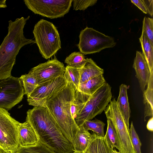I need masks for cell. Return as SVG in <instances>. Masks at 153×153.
Instances as JSON below:
<instances>
[{"mask_svg":"<svg viewBox=\"0 0 153 153\" xmlns=\"http://www.w3.org/2000/svg\"><path fill=\"white\" fill-rule=\"evenodd\" d=\"M27 114L26 120L34 129L40 143L55 153L75 151L73 145L46 108L34 106Z\"/></svg>","mask_w":153,"mask_h":153,"instance_id":"6da1fadb","label":"cell"},{"mask_svg":"<svg viewBox=\"0 0 153 153\" xmlns=\"http://www.w3.org/2000/svg\"><path fill=\"white\" fill-rule=\"evenodd\" d=\"M30 17H22L15 21H9L8 33L0 46V80L11 76L16 59L24 46L36 43L35 40L26 38L23 29Z\"/></svg>","mask_w":153,"mask_h":153,"instance_id":"7a4b0ae2","label":"cell"},{"mask_svg":"<svg viewBox=\"0 0 153 153\" xmlns=\"http://www.w3.org/2000/svg\"><path fill=\"white\" fill-rule=\"evenodd\" d=\"M76 90L72 83L67 82L62 89L48 101L45 107L73 146L79 129L70 110Z\"/></svg>","mask_w":153,"mask_h":153,"instance_id":"3957f363","label":"cell"},{"mask_svg":"<svg viewBox=\"0 0 153 153\" xmlns=\"http://www.w3.org/2000/svg\"><path fill=\"white\" fill-rule=\"evenodd\" d=\"M33 33L40 53L45 59L55 55L61 48L59 32L52 23L41 19L35 25Z\"/></svg>","mask_w":153,"mask_h":153,"instance_id":"277c9868","label":"cell"},{"mask_svg":"<svg viewBox=\"0 0 153 153\" xmlns=\"http://www.w3.org/2000/svg\"><path fill=\"white\" fill-rule=\"evenodd\" d=\"M112 98L111 87L106 82L90 97L80 112L74 119L78 127L83 125L86 121L90 120L100 114Z\"/></svg>","mask_w":153,"mask_h":153,"instance_id":"5b68a950","label":"cell"},{"mask_svg":"<svg viewBox=\"0 0 153 153\" xmlns=\"http://www.w3.org/2000/svg\"><path fill=\"white\" fill-rule=\"evenodd\" d=\"M107 119L112 122L115 128L120 153H135L133 148L128 127L121 114L116 100H111L104 111Z\"/></svg>","mask_w":153,"mask_h":153,"instance_id":"8992f818","label":"cell"},{"mask_svg":"<svg viewBox=\"0 0 153 153\" xmlns=\"http://www.w3.org/2000/svg\"><path fill=\"white\" fill-rule=\"evenodd\" d=\"M77 46L84 55L99 52L103 49L114 47L116 43L114 39L94 29L86 27L79 35Z\"/></svg>","mask_w":153,"mask_h":153,"instance_id":"52a82bcc","label":"cell"},{"mask_svg":"<svg viewBox=\"0 0 153 153\" xmlns=\"http://www.w3.org/2000/svg\"><path fill=\"white\" fill-rule=\"evenodd\" d=\"M19 123L7 110L0 108V148L5 153H15L19 148L18 128Z\"/></svg>","mask_w":153,"mask_h":153,"instance_id":"ba28073f","label":"cell"},{"mask_svg":"<svg viewBox=\"0 0 153 153\" xmlns=\"http://www.w3.org/2000/svg\"><path fill=\"white\" fill-rule=\"evenodd\" d=\"M28 9L35 14L51 19L63 16L68 13L73 0H24Z\"/></svg>","mask_w":153,"mask_h":153,"instance_id":"9c48e42d","label":"cell"},{"mask_svg":"<svg viewBox=\"0 0 153 153\" xmlns=\"http://www.w3.org/2000/svg\"><path fill=\"white\" fill-rule=\"evenodd\" d=\"M25 94L19 78L11 76L0 80V108L10 110L22 100Z\"/></svg>","mask_w":153,"mask_h":153,"instance_id":"30bf717a","label":"cell"},{"mask_svg":"<svg viewBox=\"0 0 153 153\" xmlns=\"http://www.w3.org/2000/svg\"><path fill=\"white\" fill-rule=\"evenodd\" d=\"M67 83L62 76L39 85L27 97L28 104L34 107L45 108L48 101L62 89Z\"/></svg>","mask_w":153,"mask_h":153,"instance_id":"8fae6325","label":"cell"},{"mask_svg":"<svg viewBox=\"0 0 153 153\" xmlns=\"http://www.w3.org/2000/svg\"><path fill=\"white\" fill-rule=\"evenodd\" d=\"M65 70L64 64L55 57L54 59L32 68L29 72L35 77L39 85L64 76Z\"/></svg>","mask_w":153,"mask_h":153,"instance_id":"7c38bea8","label":"cell"},{"mask_svg":"<svg viewBox=\"0 0 153 153\" xmlns=\"http://www.w3.org/2000/svg\"><path fill=\"white\" fill-rule=\"evenodd\" d=\"M133 67L136 72L141 90L143 92L145 87L147 85L151 74L148 65L144 56L140 52L136 51Z\"/></svg>","mask_w":153,"mask_h":153,"instance_id":"4fadbf2b","label":"cell"},{"mask_svg":"<svg viewBox=\"0 0 153 153\" xmlns=\"http://www.w3.org/2000/svg\"><path fill=\"white\" fill-rule=\"evenodd\" d=\"M18 131L19 147L34 146L39 142L35 131L27 121L22 123H20Z\"/></svg>","mask_w":153,"mask_h":153,"instance_id":"5bb4252c","label":"cell"},{"mask_svg":"<svg viewBox=\"0 0 153 153\" xmlns=\"http://www.w3.org/2000/svg\"><path fill=\"white\" fill-rule=\"evenodd\" d=\"M84 153H112L113 149L104 137H100L94 132Z\"/></svg>","mask_w":153,"mask_h":153,"instance_id":"9a60e30c","label":"cell"},{"mask_svg":"<svg viewBox=\"0 0 153 153\" xmlns=\"http://www.w3.org/2000/svg\"><path fill=\"white\" fill-rule=\"evenodd\" d=\"M80 69L81 75L79 84L103 75L104 72V70L98 66L91 58L86 59L84 65Z\"/></svg>","mask_w":153,"mask_h":153,"instance_id":"2e32d148","label":"cell"},{"mask_svg":"<svg viewBox=\"0 0 153 153\" xmlns=\"http://www.w3.org/2000/svg\"><path fill=\"white\" fill-rule=\"evenodd\" d=\"M128 87L124 84H121L120 86L119 95L116 102L121 114L127 126L129 127V120L131 111L127 93Z\"/></svg>","mask_w":153,"mask_h":153,"instance_id":"e0dca14e","label":"cell"},{"mask_svg":"<svg viewBox=\"0 0 153 153\" xmlns=\"http://www.w3.org/2000/svg\"><path fill=\"white\" fill-rule=\"evenodd\" d=\"M106 81L103 75H100L79 84L77 90L86 94L91 96Z\"/></svg>","mask_w":153,"mask_h":153,"instance_id":"ac0fdd59","label":"cell"},{"mask_svg":"<svg viewBox=\"0 0 153 153\" xmlns=\"http://www.w3.org/2000/svg\"><path fill=\"white\" fill-rule=\"evenodd\" d=\"M75 138L73 146L75 151L84 152L91 139L92 134L84 128L83 125L79 127Z\"/></svg>","mask_w":153,"mask_h":153,"instance_id":"d6986e66","label":"cell"},{"mask_svg":"<svg viewBox=\"0 0 153 153\" xmlns=\"http://www.w3.org/2000/svg\"><path fill=\"white\" fill-rule=\"evenodd\" d=\"M143 92V101L145 105L144 120L148 117H153V73L151 76L147 87Z\"/></svg>","mask_w":153,"mask_h":153,"instance_id":"ffe728a7","label":"cell"},{"mask_svg":"<svg viewBox=\"0 0 153 153\" xmlns=\"http://www.w3.org/2000/svg\"><path fill=\"white\" fill-rule=\"evenodd\" d=\"M142 50V54L148 65L151 73H153V45L146 37L144 32L139 38Z\"/></svg>","mask_w":153,"mask_h":153,"instance_id":"44dd1931","label":"cell"},{"mask_svg":"<svg viewBox=\"0 0 153 153\" xmlns=\"http://www.w3.org/2000/svg\"><path fill=\"white\" fill-rule=\"evenodd\" d=\"M91 96L76 90L74 99L71 103L70 108L71 115L74 120L80 112L86 102Z\"/></svg>","mask_w":153,"mask_h":153,"instance_id":"7402d4cb","label":"cell"},{"mask_svg":"<svg viewBox=\"0 0 153 153\" xmlns=\"http://www.w3.org/2000/svg\"><path fill=\"white\" fill-rule=\"evenodd\" d=\"M81 75L80 68L67 65L65 68L64 77L67 82L72 83L77 90L79 84Z\"/></svg>","mask_w":153,"mask_h":153,"instance_id":"603a6c76","label":"cell"},{"mask_svg":"<svg viewBox=\"0 0 153 153\" xmlns=\"http://www.w3.org/2000/svg\"><path fill=\"white\" fill-rule=\"evenodd\" d=\"M24 87L25 94L28 97L33 91L39 86L35 77L29 72L23 75L19 78Z\"/></svg>","mask_w":153,"mask_h":153,"instance_id":"cb8c5ba5","label":"cell"},{"mask_svg":"<svg viewBox=\"0 0 153 153\" xmlns=\"http://www.w3.org/2000/svg\"><path fill=\"white\" fill-rule=\"evenodd\" d=\"M85 61L83 54L80 52H74L66 58L65 62L69 66L81 68L84 65Z\"/></svg>","mask_w":153,"mask_h":153,"instance_id":"d4e9b609","label":"cell"},{"mask_svg":"<svg viewBox=\"0 0 153 153\" xmlns=\"http://www.w3.org/2000/svg\"><path fill=\"white\" fill-rule=\"evenodd\" d=\"M83 125L86 130H91L98 136L104 137V128L105 124L102 121L96 119L93 120H86Z\"/></svg>","mask_w":153,"mask_h":153,"instance_id":"484cf974","label":"cell"},{"mask_svg":"<svg viewBox=\"0 0 153 153\" xmlns=\"http://www.w3.org/2000/svg\"><path fill=\"white\" fill-rule=\"evenodd\" d=\"M107 119V128L104 137L113 149L116 148L118 149V144L115 128L111 121Z\"/></svg>","mask_w":153,"mask_h":153,"instance_id":"4316f807","label":"cell"},{"mask_svg":"<svg viewBox=\"0 0 153 153\" xmlns=\"http://www.w3.org/2000/svg\"><path fill=\"white\" fill-rule=\"evenodd\" d=\"M15 153H55L39 142L37 144L28 147H20Z\"/></svg>","mask_w":153,"mask_h":153,"instance_id":"83f0119b","label":"cell"},{"mask_svg":"<svg viewBox=\"0 0 153 153\" xmlns=\"http://www.w3.org/2000/svg\"><path fill=\"white\" fill-rule=\"evenodd\" d=\"M153 19L144 17L143 21L142 32L153 45Z\"/></svg>","mask_w":153,"mask_h":153,"instance_id":"f1b7e54d","label":"cell"},{"mask_svg":"<svg viewBox=\"0 0 153 153\" xmlns=\"http://www.w3.org/2000/svg\"><path fill=\"white\" fill-rule=\"evenodd\" d=\"M129 131L131 143L135 153H141L140 147L142 143L135 130L132 122L131 123Z\"/></svg>","mask_w":153,"mask_h":153,"instance_id":"f546056e","label":"cell"},{"mask_svg":"<svg viewBox=\"0 0 153 153\" xmlns=\"http://www.w3.org/2000/svg\"><path fill=\"white\" fill-rule=\"evenodd\" d=\"M97 1V0H73V9L75 10H85L89 7L95 4Z\"/></svg>","mask_w":153,"mask_h":153,"instance_id":"4dcf8cb0","label":"cell"},{"mask_svg":"<svg viewBox=\"0 0 153 153\" xmlns=\"http://www.w3.org/2000/svg\"><path fill=\"white\" fill-rule=\"evenodd\" d=\"M145 4L148 13L151 16H153V0H142Z\"/></svg>","mask_w":153,"mask_h":153,"instance_id":"1f68e13d","label":"cell"},{"mask_svg":"<svg viewBox=\"0 0 153 153\" xmlns=\"http://www.w3.org/2000/svg\"><path fill=\"white\" fill-rule=\"evenodd\" d=\"M131 1L143 13L145 14L148 13L147 10L142 0H131Z\"/></svg>","mask_w":153,"mask_h":153,"instance_id":"d6a6232c","label":"cell"},{"mask_svg":"<svg viewBox=\"0 0 153 153\" xmlns=\"http://www.w3.org/2000/svg\"><path fill=\"white\" fill-rule=\"evenodd\" d=\"M147 128L149 131L152 132L153 131V117H151L149 120L146 126Z\"/></svg>","mask_w":153,"mask_h":153,"instance_id":"836d02e7","label":"cell"},{"mask_svg":"<svg viewBox=\"0 0 153 153\" xmlns=\"http://www.w3.org/2000/svg\"><path fill=\"white\" fill-rule=\"evenodd\" d=\"M6 1V0H0V8L7 7Z\"/></svg>","mask_w":153,"mask_h":153,"instance_id":"e575fe53","label":"cell"},{"mask_svg":"<svg viewBox=\"0 0 153 153\" xmlns=\"http://www.w3.org/2000/svg\"><path fill=\"white\" fill-rule=\"evenodd\" d=\"M112 153H120L119 152L117 151L115 149H113L112 151Z\"/></svg>","mask_w":153,"mask_h":153,"instance_id":"d590c367","label":"cell"},{"mask_svg":"<svg viewBox=\"0 0 153 153\" xmlns=\"http://www.w3.org/2000/svg\"><path fill=\"white\" fill-rule=\"evenodd\" d=\"M0 153H5L2 149L0 148Z\"/></svg>","mask_w":153,"mask_h":153,"instance_id":"8d00e7d4","label":"cell"},{"mask_svg":"<svg viewBox=\"0 0 153 153\" xmlns=\"http://www.w3.org/2000/svg\"><path fill=\"white\" fill-rule=\"evenodd\" d=\"M73 153H84L83 152H79L75 151Z\"/></svg>","mask_w":153,"mask_h":153,"instance_id":"74e56055","label":"cell"}]
</instances>
